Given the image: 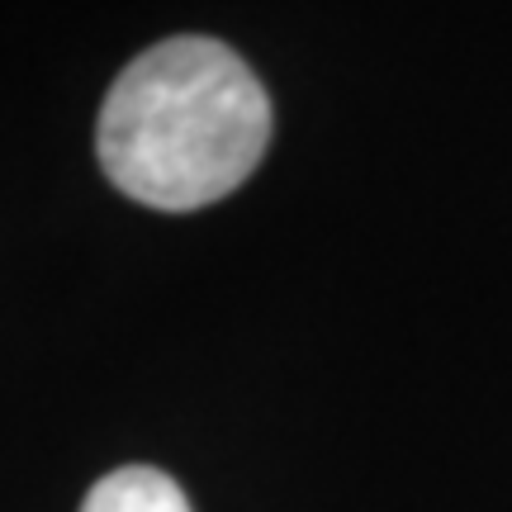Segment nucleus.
<instances>
[{
    "instance_id": "f257e3e1",
    "label": "nucleus",
    "mask_w": 512,
    "mask_h": 512,
    "mask_svg": "<svg viewBox=\"0 0 512 512\" xmlns=\"http://www.w3.org/2000/svg\"><path fill=\"white\" fill-rule=\"evenodd\" d=\"M271 143V100L214 38H166L133 57L95 124L100 166L128 200L166 214L233 195Z\"/></svg>"
},
{
    "instance_id": "f03ea898",
    "label": "nucleus",
    "mask_w": 512,
    "mask_h": 512,
    "mask_svg": "<svg viewBox=\"0 0 512 512\" xmlns=\"http://www.w3.org/2000/svg\"><path fill=\"white\" fill-rule=\"evenodd\" d=\"M81 512H190L181 484L147 465H124L95 484Z\"/></svg>"
}]
</instances>
